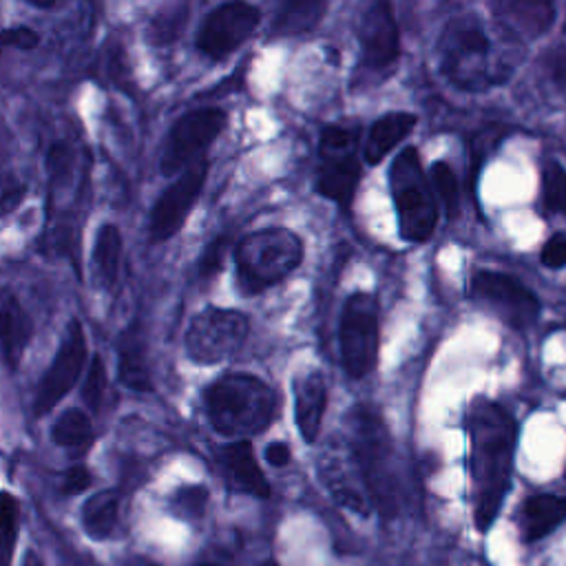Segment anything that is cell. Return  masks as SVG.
<instances>
[{"label":"cell","mask_w":566,"mask_h":566,"mask_svg":"<svg viewBox=\"0 0 566 566\" xmlns=\"http://www.w3.org/2000/svg\"><path fill=\"white\" fill-rule=\"evenodd\" d=\"M38 33L29 27H13L0 31V46H15L20 51H29L38 44Z\"/></svg>","instance_id":"36"},{"label":"cell","mask_w":566,"mask_h":566,"mask_svg":"<svg viewBox=\"0 0 566 566\" xmlns=\"http://www.w3.org/2000/svg\"><path fill=\"white\" fill-rule=\"evenodd\" d=\"M542 206L546 212L566 210V168L555 159L542 166Z\"/></svg>","instance_id":"28"},{"label":"cell","mask_w":566,"mask_h":566,"mask_svg":"<svg viewBox=\"0 0 566 566\" xmlns=\"http://www.w3.org/2000/svg\"><path fill=\"white\" fill-rule=\"evenodd\" d=\"M172 502H175V509H177L181 515H186V517H199V515L203 513V509H206L208 491H206L203 486H199V484H195V486H184V489H179V491L175 493Z\"/></svg>","instance_id":"33"},{"label":"cell","mask_w":566,"mask_h":566,"mask_svg":"<svg viewBox=\"0 0 566 566\" xmlns=\"http://www.w3.org/2000/svg\"><path fill=\"white\" fill-rule=\"evenodd\" d=\"M467 433L471 447L473 522L475 528L484 533L497 517L511 486L517 422L502 405L478 396L467 409Z\"/></svg>","instance_id":"1"},{"label":"cell","mask_w":566,"mask_h":566,"mask_svg":"<svg viewBox=\"0 0 566 566\" xmlns=\"http://www.w3.org/2000/svg\"><path fill=\"white\" fill-rule=\"evenodd\" d=\"M24 197V186L18 181H9L0 192V214H9L20 206Z\"/></svg>","instance_id":"40"},{"label":"cell","mask_w":566,"mask_h":566,"mask_svg":"<svg viewBox=\"0 0 566 566\" xmlns=\"http://www.w3.org/2000/svg\"><path fill=\"white\" fill-rule=\"evenodd\" d=\"M212 429L226 438L245 440L270 427L276 396L268 382L250 374H228L208 385L203 394Z\"/></svg>","instance_id":"3"},{"label":"cell","mask_w":566,"mask_h":566,"mask_svg":"<svg viewBox=\"0 0 566 566\" xmlns=\"http://www.w3.org/2000/svg\"><path fill=\"white\" fill-rule=\"evenodd\" d=\"M91 484V473L86 467H71L66 473H64V480H62V491L66 495H75V493H82L86 486Z\"/></svg>","instance_id":"38"},{"label":"cell","mask_w":566,"mask_h":566,"mask_svg":"<svg viewBox=\"0 0 566 566\" xmlns=\"http://www.w3.org/2000/svg\"><path fill=\"white\" fill-rule=\"evenodd\" d=\"M360 57L369 71H385L400 57V31L389 2H374L360 15Z\"/></svg>","instance_id":"16"},{"label":"cell","mask_w":566,"mask_h":566,"mask_svg":"<svg viewBox=\"0 0 566 566\" xmlns=\"http://www.w3.org/2000/svg\"><path fill=\"white\" fill-rule=\"evenodd\" d=\"M31 334L33 323L29 314L9 290L0 287V349L11 367L20 360Z\"/></svg>","instance_id":"21"},{"label":"cell","mask_w":566,"mask_h":566,"mask_svg":"<svg viewBox=\"0 0 566 566\" xmlns=\"http://www.w3.org/2000/svg\"><path fill=\"white\" fill-rule=\"evenodd\" d=\"M119 497L115 491H99L91 495L82 509V522L91 537L104 539L113 533L117 524Z\"/></svg>","instance_id":"25"},{"label":"cell","mask_w":566,"mask_h":566,"mask_svg":"<svg viewBox=\"0 0 566 566\" xmlns=\"http://www.w3.org/2000/svg\"><path fill=\"white\" fill-rule=\"evenodd\" d=\"M24 566H44L42 562H40V557L38 555H33V553H27V559H24Z\"/></svg>","instance_id":"43"},{"label":"cell","mask_w":566,"mask_h":566,"mask_svg":"<svg viewBox=\"0 0 566 566\" xmlns=\"http://www.w3.org/2000/svg\"><path fill=\"white\" fill-rule=\"evenodd\" d=\"M358 181L360 159L356 130L338 124L325 126L318 139L316 190L338 206H349Z\"/></svg>","instance_id":"7"},{"label":"cell","mask_w":566,"mask_h":566,"mask_svg":"<svg viewBox=\"0 0 566 566\" xmlns=\"http://www.w3.org/2000/svg\"><path fill=\"white\" fill-rule=\"evenodd\" d=\"M226 122L228 115L221 108H199L179 117L166 137L159 161L161 172L181 175L188 166L203 159L206 148L226 128Z\"/></svg>","instance_id":"11"},{"label":"cell","mask_w":566,"mask_h":566,"mask_svg":"<svg viewBox=\"0 0 566 566\" xmlns=\"http://www.w3.org/2000/svg\"><path fill=\"white\" fill-rule=\"evenodd\" d=\"M31 4H33L35 9H53V7H57L55 2H35V0H33Z\"/></svg>","instance_id":"44"},{"label":"cell","mask_w":566,"mask_h":566,"mask_svg":"<svg viewBox=\"0 0 566 566\" xmlns=\"http://www.w3.org/2000/svg\"><path fill=\"white\" fill-rule=\"evenodd\" d=\"M259 22L261 11L254 4H219L203 18L197 33V49L212 60H223L254 33Z\"/></svg>","instance_id":"12"},{"label":"cell","mask_w":566,"mask_h":566,"mask_svg":"<svg viewBox=\"0 0 566 566\" xmlns=\"http://www.w3.org/2000/svg\"><path fill=\"white\" fill-rule=\"evenodd\" d=\"M389 188L396 206L398 230L407 243H424L431 239L438 221V208L429 177L420 166L413 146L398 153L389 168Z\"/></svg>","instance_id":"5"},{"label":"cell","mask_w":566,"mask_h":566,"mask_svg":"<svg viewBox=\"0 0 566 566\" xmlns=\"http://www.w3.org/2000/svg\"><path fill=\"white\" fill-rule=\"evenodd\" d=\"M539 261H542V265H546V268H551V270L564 268V265H566V234H555V237H551V239L544 243V248H542Z\"/></svg>","instance_id":"35"},{"label":"cell","mask_w":566,"mask_h":566,"mask_svg":"<svg viewBox=\"0 0 566 566\" xmlns=\"http://www.w3.org/2000/svg\"><path fill=\"white\" fill-rule=\"evenodd\" d=\"M303 261V243L287 228H265L243 237L234 248L237 279L245 294L283 281Z\"/></svg>","instance_id":"4"},{"label":"cell","mask_w":566,"mask_h":566,"mask_svg":"<svg viewBox=\"0 0 566 566\" xmlns=\"http://www.w3.org/2000/svg\"><path fill=\"white\" fill-rule=\"evenodd\" d=\"M442 75L462 91H484L513 73V60L495 44L475 13L453 15L436 44Z\"/></svg>","instance_id":"2"},{"label":"cell","mask_w":566,"mask_h":566,"mask_svg":"<svg viewBox=\"0 0 566 566\" xmlns=\"http://www.w3.org/2000/svg\"><path fill=\"white\" fill-rule=\"evenodd\" d=\"M186 22V7H175L172 13H159L148 27V40L155 44H166L179 38L181 24Z\"/></svg>","instance_id":"31"},{"label":"cell","mask_w":566,"mask_h":566,"mask_svg":"<svg viewBox=\"0 0 566 566\" xmlns=\"http://www.w3.org/2000/svg\"><path fill=\"white\" fill-rule=\"evenodd\" d=\"M117 371H119V380L126 387H130L135 391H150V376H148V365H146L144 334L139 332L137 323H133L119 336V343H117Z\"/></svg>","instance_id":"23"},{"label":"cell","mask_w":566,"mask_h":566,"mask_svg":"<svg viewBox=\"0 0 566 566\" xmlns=\"http://www.w3.org/2000/svg\"><path fill=\"white\" fill-rule=\"evenodd\" d=\"M250 332L243 312L226 307H208L199 312L186 332V352L199 365H214L234 356Z\"/></svg>","instance_id":"9"},{"label":"cell","mask_w":566,"mask_h":566,"mask_svg":"<svg viewBox=\"0 0 566 566\" xmlns=\"http://www.w3.org/2000/svg\"><path fill=\"white\" fill-rule=\"evenodd\" d=\"M259 566H279L274 559H265V562H261Z\"/></svg>","instance_id":"45"},{"label":"cell","mask_w":566,"mask_h":566,"mask_svg":"<svg viewBox=\"0 0 566 566\" xmlns=\"http://www.w3.org/2000/svg\"><path fill=\"white\" fill-rule=\"evenodd\" d=\"M71 159H73V155L66 144H62V142L51 144V148L46 153V170L55 186L64 184L71 177V168H73Z\"/></svg>","instance_id":"32"},{"label":"cell","mask_w":566,"mask_h":566,"mask_svg":"<svg viewBox=\"0 0 566 566\" xmlns=\"http://www.w3.org/2000/svg\"><path fill=\"white\" fill-rule=\"evenodd\" d=\"M51 438L57 447H64L73 453H82L93 442V427L84 411L66 409L57 416L51 429Z\"/></svg>","instance_id":"26"},{"label":"cell","mask_w":566,"mask_h":566,"mask_svg":"<svg viewBox=\"0 0 566 566\" xmlns=\"http://www.w3.org/2000/svg\"><path fill=\"white\" fill-rule=\"evenodd\" d=\"M265 460L272 467H285L292 460V451H290V447L285 442H270L265 447Z\"/></svg>","instance_id":"41"},{"label":"cell","mask_w":566,"mask_h":566,"mask_svg":"<svg viewBox=\"0 0 566 566\" xmlns=\"http://www.w3.org/2000/svg\"><path fill=\"white\" fill-rule=\"evenodd\" d=\"M106 77L119 86H128V69L122 60V51H106Z\"/></svg>","instance_id":"39"},{"label":"cell","mask_w":566,"mask_h":566,"mask_svg":"<svg viewBox=\"0 0 566 566\" xmlns=\"http://www.w3.org/2000/svg\"><path fill=\"white\" fill-rule=\"evenodd\" d=\"M325 9H327L325 2H312V0L283 4V11L279 13V20H276V31L283 35L307 31L318 22Z\"/></svg>","instance_id":"27"},{"label":"cell","mask_w":566,"mask_h":566,"mask_svg":"<svg viewBox=\"0 0 566 566\" xmlns=\"http://www.w3.org/2000/svg\"><path fill=\"white\" fill-rule=\"evenodd\" d=\"M418 124V117L413 113H405V111H391L380 115L369 133H367V142L363 148V157L369 166L380 164L396 146L398 142H402Z\"/></svg>","instance_id":"20"},{"label":"cell","mask_w":566,"mask_h":566,"mask_svg":"<svg viewBox=\"0 0 566 566\" xmlns=\"http://www.w3.org/2000/svg\"><path fill=\"white\" fill-rule=\"evenodd\" d=\"M378 301L369 292L347 296L340 316V358L352 378L367 376L378 358Z\"/></svg>","instance_id":"8"},{"label":"cell","mask_w":566,"mask_h":566,"mask_svg":"<svg viewBox=\"0 0 566 566\" xmlns=\"http://www.w3.org/2000/svg\"><path fill=\"white\" fill-rule=\"evenodd\" d=\"M122 263V234L117 226L106 223L97 230L93 243V272L104 287H113L119 276Z\"/></svg>","instance_id":"24"},{"label":"cell","mask_w":566,"mask_h":566,"mask_svg":"<svg viewBox=\"0 0 566 566\" xmlns=\"http://www.w3.org/2000/svg\"><path fill=\"white\" fill-rule=\"evenodd\" d=\"M318 473L332 497L360 515L369 513L371 497L365 486L360 464L349 444L332 440L318 460Z\"/></svg>","instance_id":"14"},{"label":"cell","mask_w":566,"mask_h":566,"mask_svg":"<svg viewBox=\"0 0 566 566\" xmlns=\"http://www.w3.org/2000/svg\"><path fill=\"white\" fill-rule=\"evenodd\" d=\"M219 462L223 467V473L232 489L250 493L254 497H268L270 484L254 458L252 444L248 440H237L232 444H226L219 451Z\"/></svg>","instance_id":"18"},{"label":"cell","mask_w":566,"mask_h":566,"mask_svg":"<svg viewBox=\"0 0 566 566\" xmlns=\"http://www.w3.org/2000/svg\"><path fill=\"white\" fill-rule=\"evenodd\" d=\"M553 75L559 84L566 86V49H559L553 60Z\"/></svg>","instance_id":"42"},{"label":"cell","mask_w":566,"mask_h":566,"mask_svg":"<svg viewBox=\"0 0 566 566\" xmlns=\"http://www.w3.org/2000/svg\"><path fill=\"white\" fill-rule=\"evenodd\" d=\"M18 539V502L9 493H0V566H11Z\"/></svg>","instance_id":"29"},{"label":"cell","mask_w":566,"mask_h":566,"mask_svg":"<svg viewBox=\"0 0 566 566\" xmlns=\"http://www.w3.org/2000/svg\"><path fill=\"white\" fill-rule=\"evenodd\" d=\"M223 254H226V241L217 239L214 243H210L199 261V274L201 276H212L221 270L223 265Z\"/></svg>","instance_id":"37"},{"label":"cell","mask_w":566,"mask_h":566,"mask_svg":"<svg viewBox=\"0 0 566 566\" xmlns=\"http://www.w3.org/2000/svg\"><path fill=\"white\" fill-rule=\"evenodd\" d=\"M469 296L513 329L531 327L542 312L539 298L524 283L502 272L478 270L469 281Z\"/></svg>","instance_id":"10"},{"label":"cell","mask_w":566,"mask_h":566,"mask_svg":"<svg viewBox=\"0 0 566 566\" xmlns=\"http://www.w3.org/2000/svg\"><path fill=\"white\" fill-rule=\"evenodd\" d=\"M104 387H106V380H104L102 363H99V358H93V365L88 369V378H86V385H84V391H82V396L88 402V407H93V409L99 407Z\"/></svg>","instance_id":"34"},{"label":"cell","mask_w":566,"mask_h":566,"mask_svg":"<svg viewBox=\"0 0 566 566\" xmlns=\"http://www.w3.org/2000/svg\"><path fill=\"white\" fill-rule=\"evenodd\" d=\"M566 522V497L537 493L524 500L520 511V537L526 544L539 542Z\"/></svg>","instance_id":"19"},{"label":"cell","mask_w":566,"mask_h":566,"mask_svg":"<svg viewBox=\"0 0 566 566\" xmlns=\"http://www.w3.org/2000/svg\"><path fill=\"white\" fill-rule=\"evenodd\" d=\"M208 161L199 159L188 166L155 201L150 212V241H166L184 226L190 208L206 184Z\"/></svg>","instance_id":"15"},{"label":"cell","mask_w":566,"mask_h":566,"mask_svg":"<svg viewBox=\"0 0 566 566\" xmlns=\"http://www.w3.org/2000/svg\"><path fill=\"white\" fill-rule=\"evenodd\" d=\"M431 184H433V190H436L438 199L442 201L447 214L453 217V214L458 212L460 190H458L455 172L451 170V166H449L447 161H436V164L431 166Z\"/></svg>","instance_id":"30"},{"label":"cell","mask_w":566,"mask_h":566,"mask_svg":"<svg viewBox=\"0 0 566 566\" xmlns=\"http://www.w3.org/2000/svg\"><path fill=\"white\" fill-rule=\"evenodd\" d=\"M294 420L301 438L316 442L327 405V382L318 369H305L294 378Z\"/></svg>","instance_id":"17"},{"label":"cell","mask_w":566,"mask_h":566,"mask_svg":"<svg viewBox=\"0 0 566 566\" xmlns=\"http://www.w3.org/2000/svg\"><path fill=\"white\" fill-rule=\"evenodd\" d=\"M86 363V340L80 321H71L66 327V334L55 352V358L51 360L46 374L40 378L35 398H33V411L35 416L49 413L77 382L82 369Z\"/></svg>","instance_id":"13"},{"label":"cell","mask_w":566,"mask_h":566,"mask_svg":"<svg viewBox=\"0 0 566 566\" xmlns=\"http://www.w3.org/2000/svg\"><path fill=\"white\" fill-rule=\"evenodd\" d=\"M493 9L504 31L513 35H524V38L542 35L553 24V18H555V7L551 2H531V0L500 2V4H493Z\"/></svg>","instance_id":"22"},{"label":"cell","mask_w":566,"mask_h":566,"mask_svg":"<svg viewBox=\"0 0 566 566\" xmlns=\"http://www.w3.org/2000/svg\"><path fill=\"white\" fill-rule=\"evenodd\" d=\"M352 433L354 442L349 447L360 464L369 497L385 509V515H391L396 511L398 480L391 440L380 416L369 405H356L352 411Z\"/></svg>","instance_id":"6"}]
</instances>
